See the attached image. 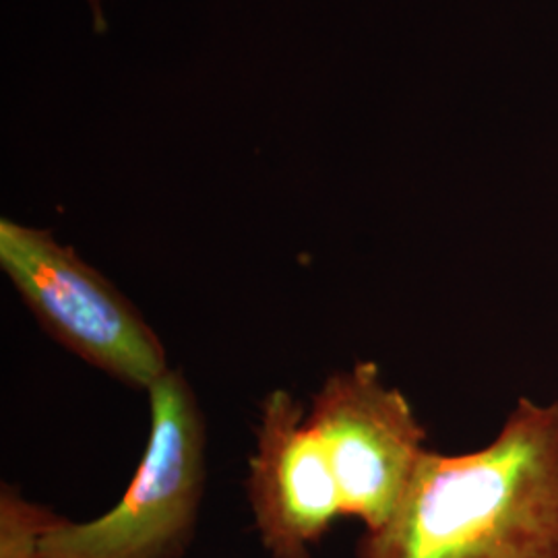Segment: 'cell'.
Masks as SVG:
<instances>
[{"mask_svg":"<svg viewBox=\"0 0 558 558\" xmlns=\"http://www.w3.org/2000/svg\"><path fill=\"white\" fill-rule=\"evenodd\" d=\"M356 558H558V401L519 399L474 453L426 449Z\"/></svg>","mask_w":558,"mask_h":558,"instance_id":"1","label":"cell"},{"mask_svg":"<svg viewBox=\"0 0 558 558\" xmlns=\"http://www.w3.org/2000/svg\"><path fill=\"white\" fill-rule=\"evenodd\" d=\"M149 437L119 502L89 521L62 518L40 558H182L207 484V424L193 385L170 368L149 391Z\"/></svg>","mask_w":558,"mask_h":558,"instance_id":"2","label":"cell"},{"mask_svg":"<svg viewBox=\"0 0 558 558\" xmlns=\"http://www.w3.org/2000/svg\"><path fill=\"white\" fill-rule=\"evenodd\" d=\"M0 269L41 329L87 366L143 391L172 368L140 308L50 230L2 218Z\"/></svg>","mask_w":558,"mask_h":558,"instance_id":"3","label":"cell"},{"mask_svg":"<svg viewBox=\"0 0 558 558\" xmlns=\"http://www.w3.org/2000/svg\"><path fill=\"white\" fill-rule=\"evenodd\" d=\"M306 422L338 480L343 518L377 530L396 511L426 447V430L408 398L380 377L375 362H356L323 380Z\"/></svg>","mask_w":558,"mask_h":558,"instance_id":"4","label":"cell"},{"mask_svg":"<svg viewBox=\"0 0 558 558\" xmlns=\"http://www.w3.org/2000/svg\"><path fill=\"white\" fill-rule=\"evenodd\" d=\"M246 497L269 558H313L333 521L343 518L329 456L304 405L286 389L260 401Z\"/></svg>","mask_w":558,"mask_h":558,"instance_id":"5","label":"cell"},{"mask_svg":"<svg viewBox=\"0 0 558 558\" xmlns=\"http://www.w3.org/2000/svg\"><path fill=\"white\" fill-rule=\"evenodd\" d=\"M62 515L25 499L7 482L0 486V558H40L44 539Z\"/></svg>","mask_w":558,"mask_h":558,"instance_id":"6","label":"cell"},{"mask_svg":"<svg viewBox=\"0 0 558 558\" xmlns=\"http://www.w3.org/2000/svg\"><path fill=\"white\" fill-rule=\"evenodd\" d=\"M89 2V7H92V13H94V21H96V29L101 32L104 27H106V23H104V17H101V0H87Z\"/></svg>","mask_w":558,"mask_h":558,"instance_id":"7","label":"cell"}]
</instances>
